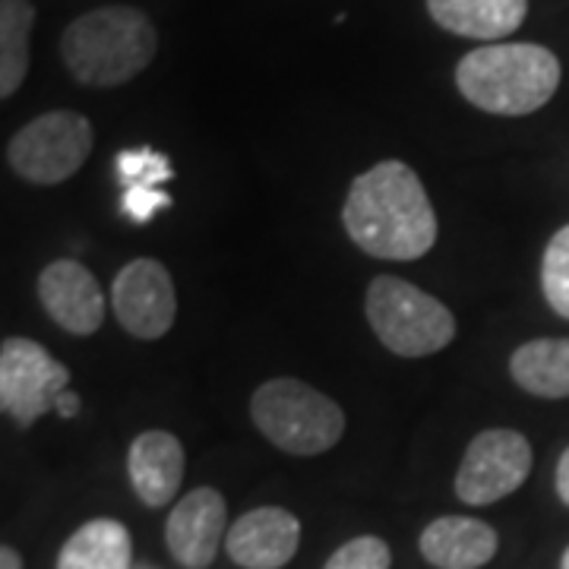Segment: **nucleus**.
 <instances>
[{
  "mask_svg": "<svg viewBox=\"0 0 569 569\" xmlns=\"http://www.w3.org/2000/svg\"><path fill=\"white\" fill-rule=\"evenodd\" d=\"M342 222L367 257L399 263L430 253L440 231L425 183L399 159L377 162L351 181Z\"/></svg>",
  "mask_w": 569,
  "mask_h": 569,
  "instance_id": "1",
  "label": "nucleus"
},
{
  "mask_svg": "<svg viewBox=\"0 0 569 569\" xmlns=\"http://www.w3.org/2000/svg\"><path fill=\"white\" fill-rule=\"evenodd\" d=\"M563 67L545 44H485L456 67L462 99L488 114L526 118L553 99Z\"/></svg>",
  "mask_w": 569,
  "mask_h": 569,
  "instance_id": "2",
  "label": "nucleus"
},
{
  "mask_svg": "<svg viewBox=\"0 0 569 569\" xmlns=\"http://www.w3.org/2000/svg\"><path fill=\"white\" fill-rule=\"evenodd\" d=\"M159 32L137 7H99L63 29L61 58L73 80L96 89L123 86L152 63Z\"/></svg>",
  "mask_w": 569,
  "mask_h": 569,
  "instance_id": "3",
  "label": "nucleus"
},
{
  "mask_svg": "<svg viewBox=\"0 0 569 569\" xmlns=\"http://www.w3.org/2000/svg\"><path fill=\"white\" fill-rule=\"evenodd\" d=\"M250 418L272 447L291 456H320L346 433L342 406L295 377L260 383L250 399Z\"/></svg>",
  "mask_w": 569,
  "mask_h": 569,
  "instance_id": "4",
  "label": "nucleus"
},
{
  "mask_svg": "<svg viewBox=\"0 0 569 569\" xmlns=\"http://www.w3.org/2000/svg\"><path fill=\"white\" fill-rule=\"evenodd\" d=\"M365 313L373 336L399 358H427L456 339L452 310L399 276H377L367 284Z\"/></svg>",
  "mask_w": 569,
  "mask_h": 569,
  "instance_id": "5",
  "label": "nucleus"
},
{
  "mask_svg": "<svg viewBox=\"0 0 569 569\" xmlns=\"http://www.w3.org/2000/svg\"><path fill=\"white\" fill-rule=\"evenodd\" d=\"M92 123L77 111H48L29 121L7 146V162L22 181L54 187L73 178L92 152Z\"/></svg>",
  "mask_w": 569,
  "mask_h": 569,
  "instance_id": "6",
  "label": "nucleus"
},
{
  "mask_svg": "<svg viewBox=\"0 0 569 569\" xmlns=\"http://www.w3.org/2000/svg\"><path fill=\"white\" fill-rule=\"evenodd\" d=\"M535 452L526 433L509 427L481 430L456 471V497L468 507H490L529 481Z\"/></svg>",
  "mask_w": 569,
  "mask_h": 569,
  "instance_id": "7",
  "label": "nucleus"
},
{
  "mask_svg": "<svg viewBox=\"0 0 569 569\" xmlns=\"http://www.w3.org/2000/svg\"><path fill=\"white\" fill-rule=\"evenodd\" d=\"M70 389V370L32 339L10 336L0 346V408L20 427L44 418Z\"/></svg>",
  "mask_w": 569,
  "mask_h": 569,
  "instance_id": "8",
  "label": "nucleus"
},
{
  "mask_svg": "<svg viewBox=\"0 0 569 569\" xmlns=\"http://www.w3.org/2000/svg\"><path fill=\"white\" fill-rule=\"evenodd\" d=\"M111 307L118 323L142 342H156L178 320L174 279L159 260L137 257L123 266L111 284Z\"/></svg>",
  "mask_w": 569,
  "mask_h": 569,
  "instance_id": "9",
  "label": "nucleus"
},
{
  "mask_svg": "<svg viewBox=\"0 0 569 569\" xmlns=\"http://www.w3.org/2000/svg\"><path fill=\"white\" fill-rule=\"evenodd\" d=\"M228 538V503L216 488H193L178 500L164 526V545L183 569L212 567Z\"/></svg>",
  "mask_w": 569,
  "mask_h": 569,
  "instance_id": "10",
  "label": "nucleus"
},
{
  "mask_svg": "<svg viewBox=\"0 0 569 569\" xmlns=\"http://www.w3.org/2000/svg\"><path fill=\"white\" fill-rule=\"evenodd\" d=\"M39 301L44 313L70 336H92L104 323L102 284L80 260H54L41 269Z\"/></svg>",
  "mask_w": 569,
  "mask_h": 569,
  "instance_id": "11",
  "label": "nucleus"
},
{
  "mask_svg": "<svg viewBox=\"0 0 569 569\" xmlns=\"http://www.w3.org/2000/svg\"><path fill=\"white\" fill-rule=\"evenodd\" d=\"M301 545V522L282 507H257L244 512L224 538L231 563L241 569H282Z\"/></svg>",
  "mask_w": 569,
  "mask_h": 569,
  "instance_id": "12",
  "label": "nucleus"
},
{
  "mask_svg": "<svg viewBox=\"0 0 569 569\" xmlns=\"http://www.w3.org/2000/svg\"><path fill=\"white\" fill-rule=\"evenodd\" d=\"M183 468H187L183 443L171 430H142L127 452L133 493L149 509L168 507L178 497Z\"/></svg>",
  "mask_w": 569,
  "mask_h": 569,
  "instance_id": "13",
  "label": "nucleus"
},
{
  "mask_svg": "<svg viewBox=\"0 0 569 569\" xmlns=\"http://www.w3.org/2000/svg\"><path fill=\"white\" fill-rule=\"evenodd\" d=\"M418 548L430 567L437 569H481L497 557L500 538L488 522L471 516H440L433 519L421 538Z\"/></svg>",
  "mask_w": 569,
  "mask_h": 569,
  "instance_id": "14",
  "label": "nucleus"
},
{
  "mask_svg": "<svg viewBox=\"0 0 569 569\" xmlns=\"http://www.w3.org/2000/svg\"><path fill=\"white\" fill-rule=\"evenodd\" d=\"M427 13L452 36L497 44L526 22L529 0H427Z\"/></svg>",
  "mask_w": 569,
  "mask_h": 569,
  "instance_id": "15",
  "label": "nucleus"
},
{
  "mask_svg": "<svg viewBox=\"0 0 569 569\" xmlns=\"http://www.w3.org/2000/svg\"><path fill=\"white\" fill-rule=\"evenodd\" d=\"M58 569H133V541L118 519H92L63 541Z\"/></svg>",
  "mask_w": 569,
  "mask_h": 569,
  "instance_id": "16",
  "label": "nucleus"
},
{
  "mask_svg": "<svg viewBox=\"0 0 569 569\" xmlns=\"http://www.w3.org/2000/svg\"><path fill=\"white\" fill-rule=\"evenodd\" d=\"M516 387L538 399H569V339H531L509 358Z\"/></svg>",
  "mask_w": 569,
  "mask_h": 569,
  "instance_id": "17",
  "label": "nucleus"
},
{
  "mask_svg": "<svg viewBox=\"0 0 569 569\" xmlns=\"http://www.w3.org/2000/svg\"><path fill=\"white\" fill-rule=\"evenodd\" d=\"M32 26V0H0V99H13L29 73Z\"/></svg>",
  "mask_w": 569,
  "mask_h": 569,
  "instance_id": "18",
  "label": "nucleus"
},
{
  "mask_svg": "<svg viewBox=\"0 0 569 569\" xmlns=\"http://www.w3.org/2000/svg\"><path fill=\"white\" fill-rule=\"evenodd\" d=\"M541 291L553 307V313H560L569 320V224L560 231H553V238L545 247L541 257Z\"/></svg>",
  "mask_w": 569,
  "mask_h": 569,
  "instance_id": "19",
  "label": "nucleus"
},
{
  "mask_svg": "<svg viewBox=\"0 0 569 569\" xmlns=\"http://www.w3.org/2000/svg\"><path fill=\"white\" fill-rule=\"evenodd\" d=\"M392 567V550L377 535H358L336 550L323 569H389Z\"/></svg>",
  "mask_w": 569,
  "mask_h": 569,
  "instance_id": "20",
  "label": "nucleus"
},
{
  "mask_svg": "<svg viewBox=\"0 0 569 569\" xmlns=\"http://www.w3.org/2000/svg\"><path fill=\"white\" fill-rule=\"evenodd\" d=\"M118 174L127 187H159L171 178V162L156 149H123L118 156Z\"/></svg>",
  "mask_w": 569,
  "mask_h": 569,
  "instance_id": "21",
  "label": "nucleus"
},
{
  "mask_svg": "<svg viewBox=\"0 0 569 569\" xmlns=\"http://www.w3.org/2000/svg\"><path fill=\"white\" fill-rule=\"evenodd\" d=\"M168 193L159 190V187H127L121 197V209L127 219L133 222H149L156 212L168 209Z\"/></svg>",
  "mask_w": 569,
  "mask_h": 569,
  "instance_id": "22",
  "label": "nucleus"
},
{
  "mask_svg": "<svg viewBox=\"0 0 569 569\" xmlns=\"http://www.w3.org/2000/svg\"><path fill=\"white\" fill-rule=\"evenodd\" d=\"M553 485H557V497L569 507V447L563 449L560 462H557V475H553Z\"/></svg>",
  "mask_w": 569,
  "mask_h": 569,
  "instance_id": "23",
  "label": "nucleus"
},
{
  "mask_svg": "<svg viewBox=\"0 0 569 569\" xmlns=\"http://www.w3.org/2000/svg\"><path fill=\"white\" fill-rule=\"evenodd\" d=\"M54 411H58L61 418H77V415H80V396H77V392H70V389L61 392V396H58V402H54Z\"/></svg>",
  "mask_w": 569,
  "mask_h": 569,
  "instance_id": "24",
  "label": "nucleus"
},
{
  "mask_svg": "<svg viewBox=\"0 0 569 569\" xmlns=\"http://www.w3.org/2000/svg\"><path fill=\"white\" fill-rule=\"evenodd\" d=\"M0 569H22L20 550H13L10 545H3V548H0Z\"/></svg>",
  "mask_w": 569,
  "mask_h": 569,
  "instance_id": "25",
  "label": "nucleus"
},
{
  "mask_svg": "<svg viewBox=\"0 0 569 569\" xmlns=\"http://www.w3.org/2000/svg\"><path fill=\"white\" fill-rule=\"evenodd\" d=\"M560 569H569V548L563 550V560H560Z\"/></svg>",
  "mask_w": 569,
  "mask_h": 569,
  "instance_id": "26",
  "label": "nucleus"
},
{
  "mask_svg": "<svg viewBox=\"0 0 569 569\" xmlns=\"http://www.w3.org/2000/svg\"><path fill=\"white\" fill-rule=\"evenodd\" d=\"M133 569H156V567H149V563H140V567H133Z\"/></svg>",
  "mask_w": 569,
  "mask_h": 569,
  "instance_id": "27",
  "label": "nucleus"
}]
</instances>
